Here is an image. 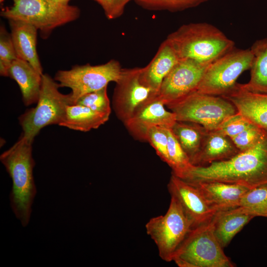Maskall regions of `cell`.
<instances>
[{"label": "cell", "instance_id": "6da1fadb", "mask_svg": "<svg viewBox=\"0 0 267 267\" xmlns=\"http://www.w3.org/2000/svg\"><path fill=\"white\" fill-rule=\"evenodd\" d=\"M180 178L190 183L219 181L249 189L267 184V134L252 148L227 160L193 165Z\"/></svg>", "mask_w": 267, "mask_h": 267}, {"label": "cell", "instance_id": "7a4b0ae2", "mask_svg": "<svg viewBox=\"0 0 267 267\" xmlns=\"http://www.w3.org/2000/svg\"><path fill=\"white\" fill-rule=\"evenodd\" d=\"M33 143L22 133L18 140L0 156V162L12 181L10 207L23 227L30 221L37 193L33 176L36 163L32 156Z\"/></svg>", "mask_w": 267, "mask_h": 267}, {"label": "cell", "instance_id": "3957f363", "mask_svg": "<svg viewBox=\"0 0 267 267\" xmlns=\"http://www.w3.org/2000/svg\"><path fill=\"white\" fill-rule=\"evenodd\" d=\"M166 40L179 59L210 64L235 47L234 42L216 26L206 22L184 24Z\"/></svg>", "mask_w": 267, "mask_h": 267}, {"label": "cell", "instance_id": "277c9868", "mask_svg": "<svg viewBox=\"0 0 267 267\" xmlns=\"http://www.w3.org/2000/svg\"><path fill=\"white\" fill-rule=\"evenodd\" d=\"M172 261L179 267L235 266L215 235L213 218L190 230L175 252Z\"/></svg>", "mask_w": 267, "mask_h": 267}, {"label": "cell", "instance_id": "5b68a950", "mask_svg": "<svg viewBox=\"0 0 267 267\" xmlns=\"http://www.w3.org/2000/svg\"><path fill=\"white\" fill-rule=\"evenodd\" d=\"M59 84L47 74L42 75V84L37 105L27 109L18 117L22 134L33 142L44 128L63 121L66 107L72 105L70 94L60 92Z\"/></svg>", "mask_w": 267, "mask_h": 267}, {"label": "cell", "instance_id": "8992f818", "mask_svg": "<svg viewBox=\"0 0 267 267\" xmlns=\"http://www.w3.org/2000/svg\"><path fill=\"white\" fill-rule=\"evenodd\" d=\"M13 5L3 10L0 15L9 20L30 24L45 34L56 27L78 19L80 9L62 4L52 0H12Z\"/></svg>", "mask_w": 267, "mask_h": 267}, {"label": "cell", "instance_id": "52a82bcc", "mask_svg": "<svg viewBox=\"0 0 267 267\" xmlns=\"http://www.w3.org/2000/svg\"><path fill=\"white\" fill-rule=\"evenodd\" d=\"M167 107L175 114L177 121L195 123L208 131L216 130L225 119L238 112L225 98L197 91Z\"/></svg>", "mask_w": 267, "mask_h": 267}, {"label": "cell", "instance_id": "ba28073f", "mask_svg": "<svg viewBox=\"0 0 267 267\" xmlns=\"http://www.w3.org/2000/svg\"><path fill=\"white\" fill-rule=\"evenodd\" d=\"M145 228L155 243L160 257L169 262L192 226L179 202L171 196L166 214L150 219Z\"/></svg>", "mask_w": 267, "mask_h": 267}, {"label": "cell", "instance_id": "9c48e42d", "mask_svg": "<svg viewBox=\"0 0 267 267\" xmlns=\"http://www.w3.org/2000/svg\"><path fill=\"white\" fill-rule=\"evenodd\" d=\"M253 60L250 48L235 47L208 66L197 91L218 96L229 93L236 87L240 75L250 69Z\"/></svg>", "mask_w": 267, "mask_h": 267}, {"label": "cell", "instance_id": "30bf717a", "mask_svg": "<svg viewBox=\"0 0 267 267\" xmlns=\"http://www.w3.org/2000/svg\"><path fill=\"white\" fill-rule=\"evenodd\" d=\"M122 68L119 61L111 59L106 63L75 65L67 70H59L54 79L60 87L71 89L72 105L83 95L107 87L119 79Z\"/></svg>", "mask_w": 267, "mask_h": 267}, {"label": "cell", "instance_id": "8fae6325", "mask_svg": "<svg viewBox=\"0 0 267 267\" xmlns=\"http://www.w3.org/2000/svg\"><path fill=\"white\" fill-rule=\"evenodd\" d=\"M140 73V67L122 68L115 83L112 107L117 118L123 123L140 107L158 94L142 82Z\"/></svg>", "mask_w": 267, "mask_h": 267}, {"label": "cell", "instance_id": "7c38bea8", "mask_svg": "<svg viewBox=\"0 0 267 267\" xmlns=\"http://www.w3.org/2000/svg\"><path fill=\"white\" fill-rule=\"evenodd\" d=\"M189 59H180L163 80L158 97L165 106L197 91L210 64Z\"/></svg>", "mask_w": 267, "mask_h": 267}, {"label": "cell", "instance_id": "4fadbf2b", "mask_svg": "<svg viewBox=\"0 0 267 267\" xmlns=\"http://www.w3.org/2000/svg\"><path fill=\"white\" fill-rule=\"evenodd\" d=\"M168 188L190 221L192 228L209 222L217 212L209 206L196 186L173 173Z\"/></svg>", "mask_w": 267, "mask_h": 267}, {"label": "cell", "instance_id": "5bb4252c", "mask_svg": "<svg viewBox=\"0 0 267 267\" xmlns=\"http://www.w3.org/2000/svg\"><path fill=\"white\" fill-rule=\"evenodd\" d=\"M158 95L140 107L124 124L135 139L146 142L148 131L160 126L171 129L177 121L175 114L165 108Z\"/></svg>", "mask_w": 267, "mask_h": 267}, {"label": "cell", "instance_id": "9a60e30c", "mask_svg": "<svg viewBox=\"0 0 267 267\" xmlns=\"http://www.w3.org/2000/svg\"><path fill=\"white\" fill-rule=\"evenodd\" d=\"M222 96L233 104L238 112L250 122L267 130V93L244 90L237 84L233 90Z\"/></svg>", "mask_w": 267, "mask_h": 267}, {"label": "cell", "instance_id": "2e32d148", "mask_svg": "<svg viewBox=\"0 0 267 267\" xmlns=\"http://www.w3.org/2000/svg\"><path fill=\"white\" fill-rule=\"evenodd\" d=\"M191 184L200 190L209 206L216 212L238 207L241 199L250 189L238 184L219 181H205Z\"/></svg>", "mask_w": 267, "mask_h": 267}, {"label": "cell", "instance_id": "e0dca14e", "mask_svg": "<svg viewBox=\"0 0 267 267\" xmlns=\"http://www.w3.org/2000/svg\"><path fill=\"white\" fill-rule=\"evenodd\" d=\"M8 21L17 58L27 61L43 75V68L37 50L38 29L22 21L13 20Z\"/></svg>", "mask_w": 267, "mask_h": 267}, {"label": "cell", "instance_id": "ac0fdd59", "mask_svg": "<svg viewBox=\"0 0 267 267\" xmlns=\"http://www.w3.org/2000/svg\"><path fill=\"white\" fill-rule=\"evenodd\" d=\"M179 60L175 50L166 39L150 62L145 67L141 68V80L159 93L163 80Z\"/></svg>", "mask_w": 267, "mask_h": 267}, {"label": "cell", "instance_id": "d6986e66", "mask_svg": "<svg viewBox=\"0 0 267 267\" xmlns=\"http://www.w3.org/2000/svg\"><path fill=\"white\" fill-rule=\"evenodd\" d=\"M239 152L230 137L216 130L208 131L193 165L206 166L213 162L228 159Z\"/></svg>", "mask_w": 267, "mask_h": 267}, {"label": "cell", "instance_id": "ffe728a7", "mask_svg": "<svg viewBox=\"0 0 267 267\" xmlns=\"http://www.w3.org/2000/svg\"><path fill=\"white\" fill-rule=\"evenodd\" d=\"M9 77L19 86L24 105L28 106L37 103L39 99L42 75L27 61L17 58L9 68Z\"/></svg>", "mask_w": 267, "mask_h": 267}, {"label": "cell", "instance_id": "44dd1931", "mask_svg": "<svg viewBox=\"0 0 267 267\" xmlns=\"http://www.w3.org/2000/svg\"><path fill=\"white\" fill-rule=\"evenodd\" d=\"M240 207L217 212L213 217L215 235L223 248L252 219Z\"/></svg>", "mask_w": 267, "mask_h": 267}, {"label": "cell", "instance_id": "7402d4cb", "mask_svg": "<svg viewBox=\"0 0 267 267\" xmlns=\"http://www.w3.org/2000/svg\"><path fill=\"white\" fill-rule=\"evenodd\" d=\"M250 48L253 54L250 79L238 86L249 91L267 93V37L256 41Z\"/></svg>", "mask_w": 267, "mask_h": 267}, {"label": "cell", "instance_id": "603a6c76", "mask_svg": "<svg viewBox=\"0 0 267 267\" xmlns=\"http://www.w3.org/2000/svg\"><path fill=\"white\" fill-rule=\"evenodd\" d=\"M109 117L82 105H68L64 118L59 126L86 132L98 128L109 120Z\"/></svg>", "mask_w": 267, "mask_h": 267}, {"label": "cell", "instance_id": "cb8c5ba5", "mask_svg": "<svg viewBox=\"0 0 267 267\" xmlns=\"http://www.w3.org/2000/svg\"><path fill=\"white\" fill-rule=\"evenodd\" d=\"M171 130L193 165L208 130L195 123L179 121L176 122Z\"/></svg>", "mask_w": 267, "mask_h": 267}, {"label": "cell", "instance_id": "d4e9b609", "mask_svg": "<svg viewBox=\"0 0 267 267\" xmlns=\"http://www.w3.org/2000/svg\"><path fill=\"white\" fill-rule=\"evenodd\" d=\"M238 207L254 217L267 218V184L249 189L241 199Z\"/></svg>", "mask_w": 267, "mask_h": 267}, {"label": "cell", "instance_id": "484cf974", "mask_svg": "<svg viewBox=\"0 0 267 267\" xmlns=\"http://www.w3.org/2000/svg\"><path fill=\"white\" fill-rule=\"evenodd\" d=\"M167 133L168 165L172 168L173 174L180 178L193 165L171 129H168Z\"/></svg>", "mask_w": 267, "mask_h": 267}, {"label": "cell", "instance_id": "4316f807", "mask_svg": "<svg viewBox=\"0 0 267 267\" xmlns=\"http://www.w3.org/2000/svg\"><path fill=\"white\" fill-rule=\"evenodd\" d=\"M143 8L174 12L194 7L209 0H134Z\"/></svg>", "mask_w": 267, "mask_h": 267}, {"label": "cell", "instance_id": "83f0119b", "mask_svg": "<svg viewBox=\"0 0 267 267\" xmlns=\"http://www.w3.org/2000/svg\"><path fill=\"white\" fill-rule=\"evenodd\" d=\"M18 58L9 34L3 26L0 28V74L9 77V68L11 63Z\"/></svg>", "mask_w": 267, "mask_h": 267}, {"label": "cell", "instance_id": "f1b7e54d", "mask_svg": "<svg viewBox=\"0 0 267 267\" xmlns=\"http://www.w3.org/2000/svg\"><path fill=\"white\" fill-rule=\"evenodd\" d=\"M107 87L83 95L75 104L86 106L94 111L110 116L111 108Z\"/></svg>", "mask_w": 267, "mask_h": 267}, {"label": "cell", "instance_id": "f546056e", "mask_svg": "<svg viewBox=\"0 0 267 267\" xmlns=\"http://www.w3.org/2000/svg\"><path fill=\"white\" fill-rule=\"evenodd\" d=\"M267 134V130L252 123L231 139L240 151H243L254 146Z\"/></svg>", "mask_w": 267, "mask_h": 267}, {"label": "cell", "instance_id": "4dcf8cb0", "mask_svg": "<svg viewBox=\"0 0 267 267\" xmlns=\"http://www.w3.org/2000/svg\"><path fill=\"white\" fill-rule=\"evenodd\" d=\"M167 130L168 128L160 126L151 128L147 133L146 142L149 143L159 157L168 165Z\"/></svg>", "mask_w": 267, "mask_h": 267}, {"label": "cell", "instance_id": "1f68e13d", "mask_svg": "<svg viewBox=\"0 0 267 267\" xmlns=\"http://www.w3.org/2000/svg\"><path fill=\"white\" fill-rule=\"evenodd\" d=\"M252 123L239 113L225 119L216 129L230 138L241 133Z\"/></svg>", "mask_w": 267, "mask_h": 267}, {"label": "cell", "instance_id": "d6a6232c", "mask_svg": "<svg viewBox=\"0 0 267 267\" xmlns=\"http://www.w3.org/2000/svg\"><path fill=\"white\" fill-rule=\"evenodd\" d=\"M132 0H112L110 11L106 16L109 19H114L121 16L126 5Z\"/></svg>", "mask_w": 267, "mask_h": 267}, {"label": "cell", "instance_id": "836d02e7", "mask_svg": "<svg viewBox=\"0 0 267 267\" xmlns=\"http://www.w3.org/2000/svg\"><path fill=\"white\" fill-rule=\"evenodd\" d=\"M103 8L106 16L109 13L112 3V0H95Z\"/></svg>", "mask_w": 267, "mask_h": 267}, {"label": "cell", "instance_id": "e575fe53", "mask_svg": "<svg viewBox=\"0 0 267 267\" xmlns=\"http://www.w3.org/2000/svg\"><path fill=\"white\" fill-rule=\"evenodd\" d=\"M58 3L62 4H69L68 2L70 0H52Z\"/></svg>", "mask_w": 267, "mask_h": 267}, {"label": "cell", "instance_id": "d590c367", "mask_svg": "<svg viewBox=\"0 0 267 267\" xmlns=\"http://www.w3.org/2000/svg\"></svg>", "mask_w": 267, "mask_h": 267}]
</instances>
